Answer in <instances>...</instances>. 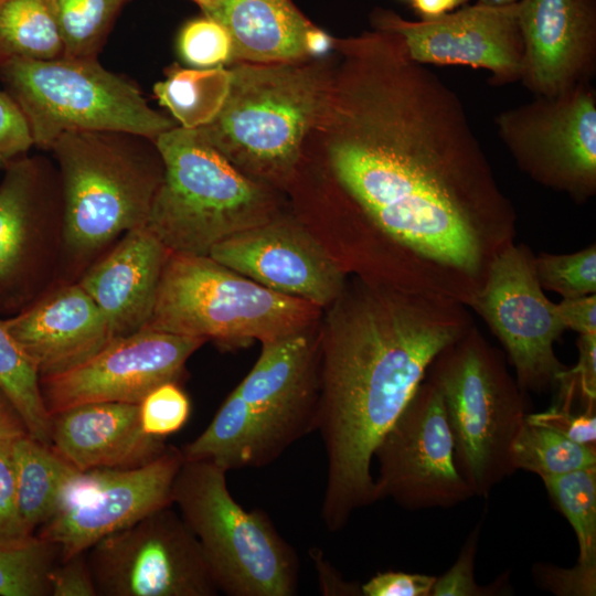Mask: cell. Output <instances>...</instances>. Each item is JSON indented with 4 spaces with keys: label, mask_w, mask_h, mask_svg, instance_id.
Listing matches in <instances>:
<instances>
[{
    "label": "cell",
    "mask_w": 596,
    "mask_h": 596,
    "mask_svg": "<svg viewBox=\"0 0 596 596\" xmlns=\"http://www.w3.org/2000/svg\"><path fill=\"white\" fill-rule=\"evenodd\" d=\"M333 49L309 137L355 213L434 290L472 304L513 243L515 213L459 97L395 32L334 39Z\"/></svg>",
    "instance_id": "obj_1"
},
{
    "label": "cell",
    "mask_w": 596,
    "mask_h": 596,
    "mask_svg": "<svg viewBox=\"0 0 596 596\" xmlns=\"http://www.w3.org/2000/svg\"><path fill=\"white\" fill-rule=\"evenodd\" d=\"M331 307L319 341L317 430L327 457L321 519L337 532L376 501L375 447L434 359L472 324L465 305L392 284L344 288Z\"/></svg>",
    "instance_id": "obj_2"
},
{
    "label": "cell",
    "mask_w": 596,
    "mask_h": 596,
    "mask_svg": "<svg viewBox=\"0 0 596 596\" xmlns=\"http://www.w3.org/2000/svg\"><path fill=\"white\" fill-rule=\"evenodd\" d=\"M319 341L309 330L262 342L254 366L206 428L180 450L224 470L262 468L317 430Z\"/></svg>",
    "instance_id": "obj_3"
},
{
    "label": "cell",
    "mask_w": 596,
    "mask_h": 596,
    "mask_svg": "<svg viewBox=\"0 0 596 596\" xmlns=\"http://www.w3.org/2000/svg\"><path fill=\"white\" fill-rule=\"evenodd\" d=\"M228 68L224 105L200 129L247 177L269 188L288 184L324 106L333 64L306 58Z\"/></svg>",
    "instance_id": "obj_4"
},
{
    "label": "cell",
    "mask_w": 596,
    "mask_h": 596,
    "mask_svg": "<svg viewBox=\"0 0 596 596\" xmlns=\"http://www.w3.org/2000/svg\"><path fill=\"white\" fill-rule=\"evenodd\" d=\"M50 150L57 162L62 254L89 262L130 230L145 225L163 177L155 139L126 131H67Z\"/></svg>",
    "instance_id": "obj_5"
},
{
    "label": "cell",
    "mask_w": 596,
    "mask_h": 596,
    "mask_svg": "<svg viewBox=\"0 0 596 596\" xmlns=\"http://www.w3.org/2000/svg\"><path fill=\"white\" fill-rule=\"evenodd\" d=\"M156 143L163 177L146 225L170 252L209 255L278 215L272 188L240 171L200 128L175 126Z\"/></svg>",
    "instance_id": "obj_6"
},
{
    "label": "cell",
    "mask_w": 596,
    "mask_h": 596,
    "mask_svg": "<svg viewBox=\"0 0 596 596\" xmlns=\"http://www.w3.org/2000/svg\"><path fill=\"white\" fill-rule=\"evenodd\" d=\"M320 310L270 290L209 255L170 252L143 329L238 347L307 331Z\"/></svg>",
    "instance_id": "obj_7"
},
{
    "label": "cell",
    "mask_w": 596,
    "mask_h": 596,
    "mask_svg": "<svg viewBox=\"0 0 596 596\" xmlns=\"http://www.w3.org/2000/svg\"><path fill=\"white\" fill-rule=\"evenodd\" d=\"M426 379L443 397L458 472L487 498L515 471L511 447L529 414L523 391L472 326L434 359Z\"/></svg>",
    "instance_id": "obj_8"
},
{
    "label": "cell",
    "mask_w": 596,
    "mask_h": 596,
    "mask_svg": "<svg viewBox=\"0 0 596 596\" xmlns=\"http://www.w3.org/2000/svg\"><path fill=\"white\" fill-rule=\"evenodd\" d=\"M226 470L184 460L172 486V504L195 535L219 592L228 596H292L299 562L262 510L232 497Z\"/></svg>",
    "instance_id": "obj_9"
},
{
    "label": "cell",
    "mask_w": 596,
    "mask_h": 596,
    "mask_svg": "<svg viewBox=\"0 0 596 596\" xmlns=\"http://www.w3.org/2000/svg\"><path fill=\"white\" fill-rule=\"evenodd\" d=\"M0 81L40 149L50 150L67 131H126L156 140L179 126L150 107L137 85L96 58H11L0 63Z\"/></svg>",
    "instance_id": "obj_10"
},
{
    "label": "cell",
    "mask_w": 596,
    "mask_h": 596,
    "mask_svg": "<svg viewBox=\"0 0 596 596\" xmlns=\"http://www.w3.org/2000/svg\"><path fill=\"white\" fill-rule=\"evenodd\" d=\"M97 596H214L195 535L171 505L100 539L87 551Z\"/></svg>",
    "instance_id": "obj_11"
},
{
    "label": "cell",
    "mask_w": 596,
    "mask_h": 596,
    "mask_svg": "<svg viewBox=\"0 0 596 596\" xmlns=\"http://www.w3.org/2000/svg\"><path fill=\"white\" fill-rule=\"evenodd\" d=\"M498 135L533 180L584 202L596 192V93L590 83L502 110Z\"/></svg>",
    "instance_id": "obj_12"
},
{
    "label": "cell",
    "mask_w": 596,
    "mask_h": 596,
    "mask_svg": "<svg viewBox=\"0 0 596 596\" xmlns=\"http://www.w3.org/2000/svg\"><path fill=\"white\" fill-rule=\"evenodd\" d=\"M62 231L58 172L39 156L9 163L0 182V313L12 316L45 291Z\"/></svg>",
    "instance_id": "obj_13"
},
{
    "label": "cell",
    "mask_w": 596,
    "mask_h": 596,
    "mask_svg": "<svg viewBox=\"0 0 596 596\" xmlns=\"http://www.w3.org/2000/svg\"><path fill=\"white\" fill-rule=\"evenodd\" d=\"M182 462L181 450L168 446L136 468L76 470L35 535L56 545L60 560L86 552L108 534L172 505V486Z\"/></svg>",
    "instance_id": "obj_14"
},
{
    "label": "cell",
    "mask_w": 596,
    "mask_h": 596,
    "mask_svg": "<svg viewBox=\"0 0 596 596\" xmlns=\"http://www.w3.org/2000/svg\"><path fill=\"white\" fill-rule=\"evenodd\" d=\"M375 500L407 510L451 508L473 493L454 461L443 397L426 377L375 447Z\"/></svg>",
    "instance_id": "obj_15"
},
{
    "label": "cell",
    "mask_w": 596,
    "mask_h": 596,
    "mask_svg": "<svg viewBox=\"0 0 596 596\" xmlns=\"http://www.w3.org/2000/svg\"><path fill=\"white\" fill-rule=\"evenodd\" d=\"M543 290L534 255L512 243L492 260L471 307L504 347L522 391L546 390L566 369L553 348L565 327Z\"/></svg>",
    "instance_id": "obj_16"
},
{
    "label": "cell",
    "mask_w": 596,
    "mask_h": 596,
    "mask_svg": "<svg viewBox=\"0 0 596 596\" xmlns=\"http://www.w3.org/2000/svg\"><path fill=\"white\" fill-rule=\"evenodd\" d=\"M205 342L150 329L115 338L81 365L40 377L45 406L52 416L86 403L139 404L158 385L178 381L188 359Z\"/></svg>",
    "instance_id": "obj_17"
},
{
    "label": "cell",
    "mask_w": 596,
    "mask_h": 596,
    "mask_svg": "<svg viewBox=\"0 0 596 596\" xmlns=\"http://www.w3.org/2000/svg\"><path fill=\"white\" fill-rule=\"evenodd\" d=\"M371 21L373 29L400 34L409 56L418 63L487 70L492 85H507L520 78L523 43L518 2L504 7L475 3L419 21L376 9Z\"/></svg>",
    "instance_id": "obj_18"
},
{
    "label": "cell",
    "mask_w": 596,
    "mask_h": 596,
    "mask_svg": "<svg viewBox=\"0 0 596 596\" xmlns=\"http://www.w3.org/2000/svg\"><path fill=\"white\" fill-rule=\"evenodd\" d=\"M209 256L278 294L331 306L345 288L344 270L302 225L278 215L212 247Z\"/></svg>",
    "instance_id": "obj_19"
},
{
    "label": "cell",
    "mask_w": 596,
    "mask_h": 596,
    "mask_svg": "<svg viewBox=\"0 0 596 596\" xmlns=\"http://www.w3.org/2000/svg\"><path fill=\"white\" fill-rule=\"evenodd\" d=\"M519 81L534 96L590 83L596 70V0H520Z\"/></svg>",
    "instance_id": "obj_20"
},
{
    "label": "cell",
    "mask_w": 596,
    "mask_h": 596,
    "mask_svg": "<svg viewBox=\"0 0 596 596\" xmlns=\"http://www.w3.org/2000/svg\"><path fill=\"white\" fill-rule=\"evenodd\" d=\"M3 322L40 377L81 365L113 340L103 312L77 281L45 290Z\"/></svg>",
    "instance_id": "obj_21"
},
{
    "label": "cell",
    "mask_w": 596,
    "mask_h": 596,
    "mask_svg": "<svg viewBox=\"0 0 596 596\" xmlns=\"http://www.w3.org/2000/svg\"><path fill=\"white\" fill-rule=\"evenodd\" d=\"M169 253L145 224L83 272L77 283L103 312L113 339L147 326Z\"/></svg>",
    "instance_id": "obj_22"
},
{
    "label": "cell",
    "mask_w": 596,
    "mask_h": 596,
    "mask_svg": "<svg viewBox=\"0 0 596 596\" xmlns=\"http://www.w3.org/2000/svg\"><path fill=\"white\" fill-rule=\"evenodd\" d=\"M51 448L86 471L136 468L159 457L168 446L142 430L139 404L97 402L52 415Z\"/></svg>",
    "instance_id": "obj_23"
},
{
    "label": "cell",
    "mask_w": 596,
    "mask_h": 596,
    "mask_svg": "<svg viewBox=\"0 0 596 596\" xmlns=\"http://www.w3.org/2000/svg\"><path fill=\"white\" fill-rule=\"evenodd\" d=\"M204 14L228 31L234 62L281 63L310 58L305 36L312 23L290 0H220Z\"/></svg>",
    "instance_id": "obj_24"
},
{
    "label": "cell",
    "mask_w": 596,
    "mask_h": 596,
    "mask_svg": "<svg viewBox=\"0 0 596 596\" xmlns=\"http://www.w3.org/2000/svg\"><path fill=\"white\" fill-rule=\"evenodd\" d=\"M12 450L18 512L35 535L54 513L63 486L77 469L30 435L17 439Z\"/></svg>",
    "instance_id": "obj_25"
},
{
    "label": "cell",
    "mask_w": 596,
    "mask_h": 596,
    "mask_svg": "<svg viewBox=\"0 0 596 596\" xmlns=\"http://www.w3.org/2000/svg\"><path fill=\"white\" fill-rule=\"evenodd\" d=\"M62 56L56 0H0V63Z\"/></svg>",
    "instance_id": "obj_26"
},
{
    "label": "cell",
    "mask_w": 596,
    "mask_h": 596,
    "mask_svg": "<svg viewBox=\"0 0 596 596\" xmlns=\"http://www.w3.org/2000/svg\"><path fill=\"white\" fill-rule=\"evenodd\" d=\"M230 68H184L177 64L167 70L163 81L155 84L153 93L183 128L206 126L217 116L227 97Z\"/></svg>",
    "instance_id": "obj_27"
},
{
    "label": "cell",
    "mask_w": 596,
    "mask_h": 596,
    "mask_svg": "<svg viewBox=\"0 0 596 596\" xmlns=\"http://www.w3.org/2000/svg\"><path fill=\"white\" fill-rule=\"evenodd\" d=\"M0 386L20 413L29 435L51 447V423L40 375L0 318Z\"/></svg>",
    "instance_id": "obj_28"
},
{
    "label": "cell",
    "mask_w": 596,
    "mask_h": 596,
    "mask_svg": "<svg viewBox=\"0 0 596 596\" xmlns=\"http://www.w3.org/2000/svg\"><path fill=\"white\" fill-rule=\"evenodd\" d=\"M514 470L523 469L546 478L596 466V448L525 419L512 447Z\"/></svg>",
    "instance_id": "obj_29"
},
{
    "label": "cell",
    "mask_w": 596,
    "mask_h": 596,
    "mask_svg": "<svg viewBox=\"0 0 596 596\" xmlns=\"http://www.w3.org/2000/svg\"><path fill=\"white\" fill-rule=\"evenodd\" d=\"M555 507L578 542V563L596 566V466L542 478Z\"/></svg>",
    "instance_id": "obj_30"
},
{
    "label": "cell",
    "mask_w": 596,
    "mask_h": 596,
    "mask_svg": "<svg viewBox=\"0 0 596 596\" xmlns=\"http://www.w3.org/2000/svg\"><path fill=\"white\" fill-rule=\"evenodd\" d=\"M127 0H56L64 56L96 58Z\"/></svg>",
    "instance_id": "obj_31"
},
{
    "label": "cell",
    "mask_w": 596,
    "mask_h": 596,
    "mask_svg": "<svg viewBox=\"0 0 596 596\" xmlns=\"http://www.w3.org/2000/svg\"><path fill=\"white\" fill-rule=\"evenodd\" d=\"M58 558V547L36 535L23 546H0V595L51 596L49 573Z\"/></svg>",
    "instance_id": "obj_32"
},
{
    "label": "cell",
    "mask_w": 596,
    "mask_h": 596,
    "mask_svg": "<svg viewBox=\"0 0 596 596\" xmlns=\"http://www.w3.org/2000/svg\"><path fill=\"white\" fill-rule=\"evenodd\" d=\"M534 268L543 289L563 298H577L596 292L595 244L572 254H540Z\"/></svg>",
    "instance_id": "obj_33"
},
{
    "label": "cell",
    "mask_w": 596,
    "mask_h": 596,
    "mask_svg": "<svg viewBox=\"0 0 596 596\" xmlns=\"http://www.w3.org/2000/svg\"><path fill=\"white\" fill-rule=\"evenodd\" d=\"M178 50L182 60L193 68L224 66L233 61L228 31L206 14L183 25L178 38Z\"/></svg>",
    "instance_id": "obj_34"
},
{
    "label": "cell",
    "mask_w": 596,
    "mask_h": 596,
    "mask_svg": "<svg viewBox=\"0 0 596 596\" xmlns=\"http://www.w3.org/2000/svg\"><path fill=\"white\" fill-rule=\"evenodd\" d=\"M191 415V402L177 381L164 382L151 390L139 403L142 430L164 439L179 432Z\"/></svg>",
    "instance_id": "obj_35"
},
{
    "label": "cell",
    "mask_w": 596,
    "mask_h": 596,
    "mask_svg": "<svg viewBox=\"0 0 596 596\" xmlns=\"http://www.w3.org/2000/svg\"><path fill=\"white\" fill-rule=\"evenodd\" d=\"M480 522L467 538L455 564L439 578L436 577L430 596H489L505 590V578L488 587L475 581L473 567L478 550Z\"/></svg>",
    "instance_id": "obj_36"
},
{
    "label": "cell",
    "mask_w": 596,
    "mask_h": 596,
    "mask_svg": "<svg viewBox=\"0 0 596 596\" xmlns=\"http://www.w3.org/2000/svg\"><path fill=\"white\" fill-rule=\"evenodd\" d=\"M12 444L0 446V546L4 547L23 546L35 539L17 508Z\"/></svg>",
    "instance_id": "obj_37"
},
{
    "label": "cell",
    "mask_w": 596,
    "mask_h": 596,
    "mask_svg": "<svg viewBox=\"0 0 596 596\" xmlns=\"http://www.w3.org/2000/svg\"><path fill=\"white\" fill-rule=\"evenodd\" d=\"M579 360L573 370H564L557 380L560 398L557 405L573 409L579 398L587 407L595 408L596 398V334H579Z\"/></svg>",
    "instance_id": "obj_38"
},
{
    "label": "cell",
    "mask_w": 596,
    "mask_h": 596,
    "mask_svg": "<svg viewBox=\"0 0 596 596\" xmlns=\"http://www.w3.org/2000/svg\"><path fill=\"white\" fill-rule=\"evenodd\" d=\"M538 585L557 596L596 595V566L577 563L572 568H562L549 563L532 567Z\"/></svg>",
    "instance_id": "obj_39"
},
{
    "label": "cell",
    "mask_w": 596,
    "mask_h": 596,
    "mask_svg": "<svg viewBox=\"0 0 596 596\" xmlns=\"http://www.w3.org/2000/svg\"><path fill=\"white\" fill-rule=\"evenodd\" d=\"M33 146L21 109L4 89L0 91V168L28 155Z\"/></svg>",
    "instance_id": "obj_40"
},
{
    "label": "cell",
    "mask_w": 596,
    "mask_h": 596,
    "mask_svg": "<svg viewBox=\"0 0 596 596\" xmlns=\"http://www.w3.org/2000/svg\"><path fill=\"white\" fill-rule=\"evenodd\" d=\"M525 419L532 424L550 428L581 445L595 447V409L575 413L573 409L555 405L543 413L528 414Z\"/></svg>",
    "instance_id": "obj_41"
},
{
    "label": "cell",
    "mask_w": 596,
    "mask_h": 596,
    "mask_svg": "<svg viewBox=\"0 0 596 596\" xmlns=\"http://www.w3.org/2000/svg\"><path fill=\"white\" fill-rule=\"evenodd\" d=\"M51 596H97L86 552L60 560L49 573Z\"/></svg>",
    "instance_id": "obj_42"
},
{
    "label": "cell",
    "mask_w": 596,
    "mask_h": 596,
    "mask_svg": "<svg viewBox=\"0 0 596 596\" xmlns=\"http://www.w3.org/2000/svg\"><path fill=\"white\" fill-rule=\"evenodd\" d=\"M436 577L387 571L361 585L363 596H430Z\"/></svg>",
    "instance_id": "obj_43"
},
{
    "label": "cell",
    "mask_w": 596,
    "mask_h": 596,
    "mask_svg": "<svg viewBox=\"0 0 596 596\" xmlns=\"http://www.w3.org/2000/svg\"><path fill=\"white\" fill-rule=\"evenodd\" d=\"M557 312L565 329H572L579 334H596V296L595 294L563 298L556 304Z\"/></svg>",
    "instance_id": "obj_44"
},
{
    "label": "cell",
    "mask_w": 596,
    "mask_h": 596,
    "mask_svg": "<svg viewBox=\"0 0 596 596\" xmlns=\"http://www.w3.org/2000/svg\"><path fill=\"white\" fill-rule=\"evenodd\" d=\"M324 595L360 596L361 585L344 581L339 573L315 550L312 556Z\"/></svg>",
    "instance_id": "obj_45"
},
{
    "label": "cell",
    "mask_w": 596,
    "mask_h": 596,
    "mask_svg": "<svg viewBox=\"0 0 596 596\" xmlns=\"http://www.w3.org/2000/svg\"><path fill=\"white\" fill-rule=\"evenodd\" d=\"M29 435L28 428L7 393L0 386V446Z\"/></svg>",
    "instance_id": "obj_46"
},
{
    "label": "cell",
    "mask_w": 596,
    "mask_h": 596,
    "mask_svg": "<svg viewBox=\"0 0 596 596\" xmlns=\"http://www.w3.org/2000/svg\"><path fill=\"white\" fill-rule=\"evenodd\" d=\"M469 0H411L421 19H435L466 6Z\"/></svg>",
    "instance_id": "obj_47"
},
{
    "label": "cell",
    "mask_w": 596,
    "mask_h": 596,
    "mask_svg": "<svg viewBox=\"0 0 596 596\" xmlns=\"http://www.w3.org/2000/svg\"><path fill=\"white\" fill-rule=\"evenodd\" d=\"M305 46L308 57H323L334 46V39L316 25H311L305 36Z\"/></svg>",
    "instance_id": "obj_48"
},
{
    "label": "cell",
    "mask_w": 596,
    "mask_h": 596,
    "mask_svg": "<svg viewBox=\"0 0 596 596\" xmlns=\"http://www.w3.org/2000/svg\"><path fill=\"white\" fill-rule=\"evenodd\" d=\"M520 0H477L476 3L487 7H504L519 2Z\"/></svg>",
    "instance_id": "obj_49"
},
{
    "label": "cell",
    "mask_w": 596,
    "mask_h": 596,
    "mask_svg": "<svg viewBox=\"0 0 596 596\" xmlns=\"http://www.w3.org/2000/svg\"><path fill=\"white\" fill-rule=\"evenodd\" d=\"M195 2L202 10L203 13L211 11L220 0H192Z\"/></svg>",
    "instance_id": "obj_50"
}]
</instances>
